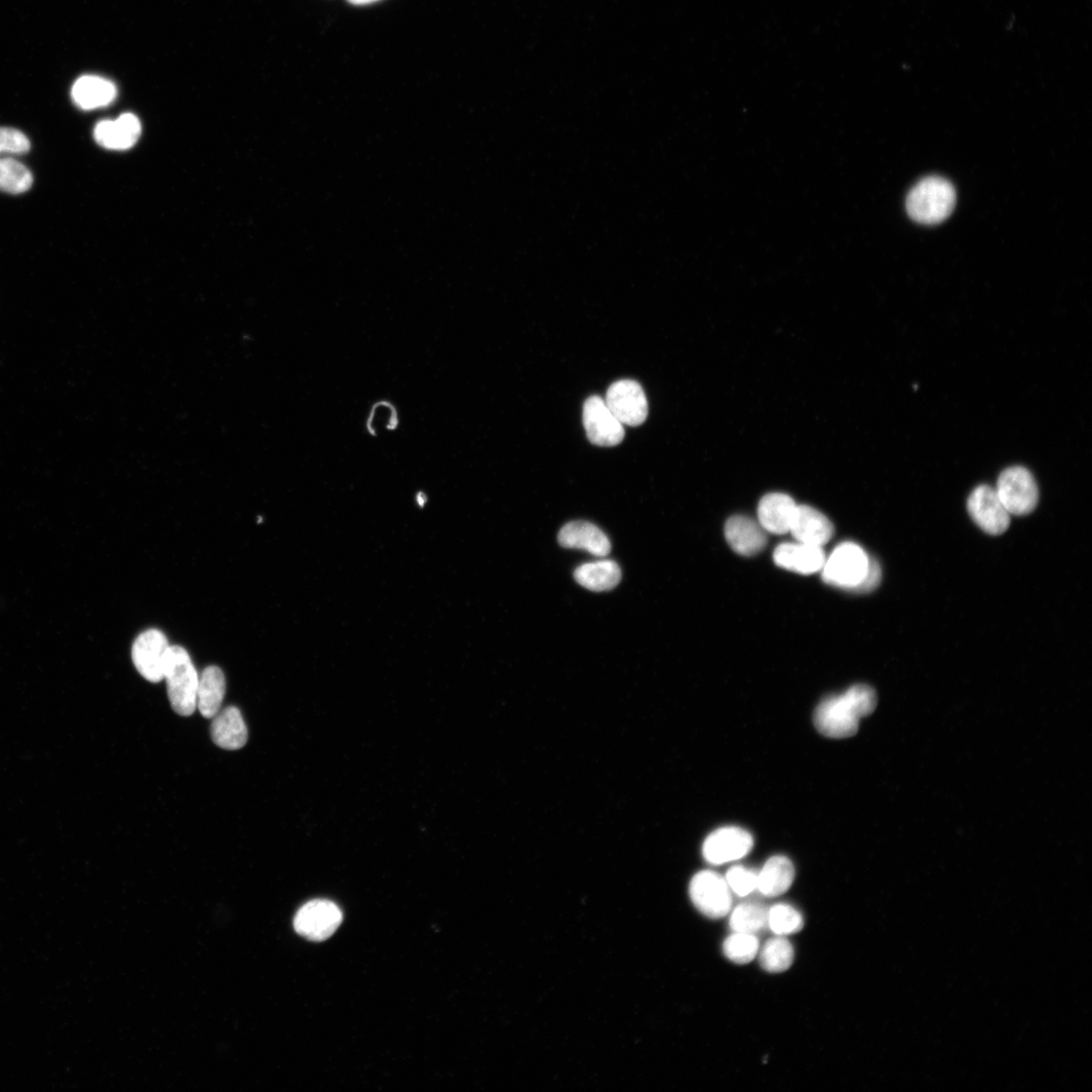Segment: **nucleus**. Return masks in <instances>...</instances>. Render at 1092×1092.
Returning <instances> with one entry per match:
<instances>
[{"label": "nucleus", "instance_id": "393cba45", "mask_svg": "<svg viewBox=\"0 0 1092 1092\" xmlns=\"http://www.w3.org/2000/svg\"><path fill=\"white\" fill-rule=\"evenodd\" d=\"M768 912L769 910L759 904L739 905L731 914L730 928L733 931L756 934L768 926Z\"/></svg>", "mask_w": 1092, "mask_h": 1092}, {"label": "nucleus", "instance_id": "c85d7f7f", "mask_svg": "<svg viewBox=\"0 0 1092 1092\" xmlns=\"http://www.w3.org/2000/svg\"><path fill=\"white\" fill-rule=\"evenodd\" d=\"M725 880L730 890L740 897L748 896L758 887V874L742 866L731 867Z\"/></svg>", "mask_w": 1092, "mask_h": 1092}, {"label": "nucleus", "instance_id": "2eb2a0df", "mask_svg": "<svg viewBox=\"0 0 1092 1092\" xmlns=\"http://www.w3.org/2000/svg\"><path fill=\"white\" fill-rule=\"evenodd\" d=\"M565 549L587 551L593 556L605 558L610 554L611 543L607 535L596 525L587 521H573L566 524L558 536Z\"/></svg>", "mask_w": 1092, "mask_h": 1092}, {"label": "nucleus", "instance_id": "0eeeda50", "mask_svg": "<svg viewBox=\"0 0 1092 1092\" xmlns=\"http://www.w3.org/2000/svg\"><path fill=\"white\" fill-rule=\"evenodd\" d=\"M342 920V912L334 903L316 900L300 909L294 920V927L302 937L321 942L331 937Z\"/></svg>", "mask_w": 1092, "mask_h": 1092}, {"label": "nucleus", "instance_id": "a211bd4d", "mask_svg": "<svg viewBox=\"0 0 1092 1092\" xmlns=\"http://www.w3.org/2000/svg\"><path fill=\"white\" fill-rule=\"evenodd\" d=\"M139 119L133 113H125L120 118L102 121L95 129V139L102 147L110 150H126L133 147L141 136Z\"/></svg>", "mask_w": 1092, "mask_h": 1092}, {"label": "nucleus", "instance_id": "2f4dec72", "mask_svg": "<svg viewBox=\"0 0 1092 1092\" xmlns=\"http://www.w3.org/2000/svg\"><path fill=\"white\" fill-rule=\"evenodd\" d=\"M378 2V0H348V3L355 6H367Z\"/></svg>", "mask_w": 1092, "mask_h": 1092}, {"label": "nucleus", "instance_id": "423d86ee", "mask_svg": "<svg viewBox=\"0 0 1092 1092\" xmlns=\"http://www.w3.org/2000/svg\"><path fill=\"white\" fill-rule=\"evenodd\" d=\"M689 892L692 903L702 915L719 920L730 913L731 890L718 873L709 870L697 873L691 880Z\"/></svg>", "mask_w": 1092, "mask_h": 1092}, {"label": "nucleus", "instance_id": "b1692460", "mask_svg": "<svg viewBox=\"0 0 1092 1092\" xmlns=\"http://www.w3.org/2000/svg\"><path fill=\"white\" fill-rule=\"evenodd\" d=\"M760 964L770 973L787 971L794 961V949L785 935L769 939L759 950Z\"/></svg>", "mask_w": 1092, "mask_h": 1092}, {"label": "nucleus", "instance_id": "6e6552de", "mask_svg": "<svg viewBox=\"0 0 1092 1092\" xmlns=\"http://www.w3.org/2000/svg\"><path fill=\"white\" fill-rule=\"evenodd\" d=\"M604 401L623 425L637 427L648 418L647 396L643 386L636 380L621 379L612 383Z\"/></svg>", "mask_w": 1092, "mask_h": 1092}, {"label": "nucleus", "instance_id": "4468645a", "mask_svg": "<svg viewBox=\"0 0 1092 1092\" xmlns=\"http://www.w3.org/2000/svg\"><path fill=\"white\" fill-rule=\"evenodd\" d=\"M767 533L759 521L743 515L732 516L724 527L730 548L744 557H753L764 551L768 542Z\"/></svg>", "mask_w": 1092, "mask_h": 1092}, {"label": "nucleus", "instance_id": "9b49d317", "mask_svg": "<svg viewBox=\"0 0 1092 1092\" xmlns=\"http://www.w3.org/2000/svg\"><path fill=\"white\" fill-rule=\"evenodd\" d=\"M582 421L588 440L595 445L616 446L626 436L623 424L599 396H592L584 402Z\"/></svg>", "mask_w": 1092, "mask_h": 1092}, {"label": "nucleus", "instance_id": "7ed1b4c3", "mask_svg": "<svg viewBox=\"0 0 1092 1092\" xmlns=\"http://www.w3.org/2000/svg\"><path fill=\"white\" fill-rule=\"evenodd\" d=\"M199 679L188 652L182 647L171 646L165 680L171 708L178 716L190 717L197 710Z\"/></svg>", "mask_w": 1092, "mask_h": 1092}, {"label": "nucleus", "instance_id": "f03ea898", "mask_svg": "<svg viewBox=\"0 0 1092 1092\" xmlns=\"http://www.w3.org/2000/svg\"><path fill=\"white\" fill-rule=\"evenodd\" d=\"M956 205L953 184L939 176L921 180L910 191L907 210L910 217L921 224L934 225L945 221Z\"/></svg>", "mask_w": 1092, "mask_h": 1092}, {"label": "nucleus", "instance_id": "a878e982", "mask_svg": "<svg viewBox=\"0 0 1092 1092\" xmlns=\"http://www.w3.org/2000/svg\"><path fill=\"white\" fill-rule=\"evenodd\" d=\"M31 171L13 159H0V191L20 194L33 185Z\"/></svg>", "mask_w": 1092, "mask_h": 1092}, {"label": "nucleus", "instance_id": "aec40b11", "mask_svg": "<svg viewBox=\"0 0 1092 1092\" xmlns=\"http://www.w3.org/2000/svg\"><path fill=\"white\" fill-rule=\"evenodd\" d=\"M795 878L793 863L785 855L769 859L758 874L757 889L767 897H777L789 890Z\"/></svg>", "mask_w": 1092, "mask_h": 1092}, {"label": "nucleus", "instance_id": "f257e3e1", "mask_svg": "<svg viewBox=\"0 0 1092 1092\" xmlns=\"http://www.w3.org/2000/svg\"><path fill=\"white\" fill-rule=\"evenodd\" d=\"M875 690L857 684L842 695L825 698L816 708L813 722L819 733L831 738H848L859 730L860 719L869 717L877 707Z\"/></svg>", "mask_w": 1092, "mask_h": 1092}, {"label": "nucleus", "instance_id": "7c9ffc66", "mask_svg": "<svg viewBox=\"0 0 1092 1092\" xmlns=\"http://www.w3.org/2000/svg\"><path fill=\"white\" fill-rule=\"evenodd\" d=\"M882 571L879 563L871 558L870 569L868 575L855 593H868L875 590L881 581Z\"/></svg>", "mask_w": 1092, "mask_h": 1092}, {"label": "nucleus", "instance_id": "cd10ccee", "mask_svg": "<svg viewBox=\"0 0 1092 1092\" xmlns=\"http://www.w3.org/2000/svg\"><path fill=\"white\" fill-rule=\"evenodd\" d=\"M802 915L793 907L785 904L774 906L768 912V926L777 935H788L803 928Z\"/></svg>", "mask_w": 1092, "mask_h": 1092}, {"label": "nucleus", "instance_id": "f3484780", "mask_svg": "<svg viewBox=\"0 0 1092 1092\" xmlns=\"http://www.w3.org/2000/svg\"><path fill=\"white\" fill-rule=\"evenodd\" d=\"M797 504L783 493L768 494L761 500L758 521L768 533L785 534L790 531Z\"/></svg>", "mask_w": 1092, "mask_h": 1092}, {"label": "nucleus", "instance_id": "bb28decb", "mask_svg": "<svg viewBox=\"0 0 1092 1092\" xmlns=\"http://www.w3.org/2000/svg\"><path fill=\"white\" fill-rule=\"evenodd\" d=\"M760 942L756 934L734 931L723 943V953L736 964H748L758 955Z\"/></svg>", "mask_w": 1092, "mask_h": 1092}, {"label": "nucleus", "instance_id": "4be33fe9", "mask_svg": "<svg viewBox=\"0 0 1092 1092\" xmlns=\"http://www.w3.org/2000/svg\"><path fill=\"white\" fill-rule=\"evenodd\" d=\"M576 580L590 591L603 592L614 589L620 582L622 573L619 566L610 560H602L580 566L575 571Z\"/></svg>", "mask_w": 1092, "mask_h": 1092}, {"label": "nucleus", "instance_id": "5701e85b", "mask_svg": "<svg viewBox=\"0 0 1092 1092\" xmlns=\"http://www.w3.org/2000/svg\"><path fill=\"white\" fill-rule=\"evenodd\" d=\"M226 694V680L216 666L206 668L199 679L197 709L205 718H213L220 712Z\"/></svg>", "mask_w": 1092, "mask_h": 1092}, {"label": "nucleus", "instance_id": "20e7f679", "mask_svg": "<svg viewBox=\"0 0 1092 1092\" xmlns=\"http://www.w3.org/2000/svg\"><path fill=\"white\" fill-rule=\"evenodd\" d=\"M870 564L871 558L860 545L844 542L827 558L822 577L831 586L855 593L865 580Z\"/></svg>", "mask_w": 1092, "mask_h": 1092}, {"label": "nucleus", "instance_id": "ddd939ff", "mask_svg": "<svg viewBox=\"0 0 1092 1092\" xmlns=\"http://www.w3.org/2000/svg\"><path fill=\"white\" fill-rule=\"evenodd\" d=\"M773 559L780 568L801 575H811L823 570L827 557L822 546L796 542L777 546Z\"/></svg>", "mask_w": 1092, "mask_h": 1092}, {"label": "nucleus", "instance_id": "412c9836", "mask_svg": "<svg viewBox=\"0 0 1092 1092\" xmlns=\"http://www.w3.org/2000/svg\"><path fill=\"white\" fill-rule=\"evenodd\" d=\"M115 97V86L100 76H83L72 88L74 102L87 110L106 106Z\"/></svg>", "mask_w": 1092, "mask_h": 1092}, {"label": "nucleus", "instance_id": "dca6fc26", "mask_svg": "<svg viewBox=\"0 0 1092 1092\" xmlns=\"http://www.w3.org/2000/svg\"><path fill=\"white\" fill-rule=\"evenodd\" d=\"M789 532L797 542L823 548L832 539L835 528L822 512L810 506L798 505Z\"/></svg>", "mask_w": 1092, "mask_h": 1092}, {"label": "nucleus", "instance_id": "39448f33", "mask_svg": "<svg viewBox=\"0 0 1092 1092\" xmlns=\"http://www.w3.org/2000/svg\"><path fill=\"white\" fill-rule=\"evenodd\" d=\"M995 491L1010 515L1025 516L1032 513L1039 502V489L1032 473L1023 466H1011L1004 470Z\"/></svg>", "mask_w": 1092, "mask_h": 1092}, {"label": "nucleus", "instance_id": "6ab92c4d", "mask_svg": "<svg viewBox=\"0 0 1092 1092\" xmlns=\"http://www.w3.org/2000/svg\"><path fill=\"white\" fill-rule=\"evenodd\" d=\"M211 727L214 743L228 751L242 749L248 739V730L240 711L229 707L213 718Z\"/></svg>", "mask_w": 1092, "mask_h": 1092}, {"label": "nucleus", "instance_id": "f8f14e48", "mask_svg": "<svg viewBox=\"0 0 1092 1092\" xmlns=\"http://www.w3.org/2000/svg\"><path fill=\"white\" fill-rule=\"evenodd\" d=\"M754 846L752 835L740 828H722L714 832L705 842L704 855L714 865H721L742 859Z\"/></svg>", "mask_w": 1092, "mask_h": 1092}, {"label": "nucleus", "instance_id": "c756f323", "mask_svg": "<svg viewBox=\"0 0 1092 1092\" xmlns=\"http://www.w3.org/2000/svg\"><path fill=\"white\" fill-rule=\"evenodd\" d=\"M31 149L27 136L13 128L0 127V154H25Z\"/></svg>", "mask_w": 1092, "mask_h": 1092}, {"label": "nucleus", "instance_id": "1a4fd4ad", "mask_svg": "<svg viewBox=\"0 0 1092 1092\" xmlns=\"http://www.w3.org/2000/svg\"><path fill=\"white\" fill-rule=\"evenodd\" d=\"M169 640L159 630L142 633L132 647V659L140 675L151 683L165 680Z\"/></svg>", "mask_w": 1092, "mask_h": 1092}, {"label": "nucleus", "instance_id": "9d476101", "mask_svg": "<svg viewBox=\"0 0 1092 1092\" xmlns=\"http://www.w3.org/2000/svg\"><path fill=\"white\" fill-rule=\"evenodd\" d=\"M967 510L973 521L988 534L1000 535L1009 527L1010 514L990 486L975 488L968 498Z\"/></svg>", "mask_w": 1092, "mask_h": 1092}]
</instances>
